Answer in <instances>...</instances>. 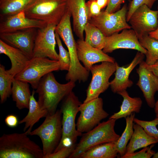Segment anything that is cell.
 I'll return each mask as SVG.
<instances>
[{
	"label": "cell",
	"mask_w": 158,
	"mask_h": 158,
	"mask_svg": "<svg viewBox=\"0 0 158 158\" xmlns=\"http://www.w3.org/2000/svg\"><path fill=\"white\" fill-rule=\"evenodd\" d=\"M25 132L4 134L0 137V158H43L42 149Z\"/></svg>",
	"instance_id": "1"
},
{
	"label": "cell",
	"mask_w": 158,
	"mask_h": 158,
	"mask_svg": "<svg viewBox=\"0 0 158 158\" xmlns=\"http://www.w3.org/2000/svg\"><path fill=\"white\" fill-rule=\"evenodd\" d=\"M75 86V82L71 81L66 84L59 83L53 73H49L41 79L36 89L38 95L37 102L48 114H53L59 103L72 91Z\"/></svg>",
	"instance_id": "2"
},
{
	"label": "cell",
	"mask_w": 158,
	"mask_h": 158,
	"mask_svg": "<svg viewBox=\"0 0 158 158\" xmlns=\"http://www.w3.org/2000/svg\"><path fill=\"white\" fill-rule=\"evenodd\" d=\"M116 120L109 119L83 134L69 158H80L83 153L96 145L116 141L120 136L114 130Z\"/></svg>",
	"instance_id": "3"
},
{
	"label": "cell",
	"mask_w": 158,
	"mask_h": 158,
	"mask_svg": "<svg viewBox=\"0 0 158 158\" xmlns=\"http://www.w3.org/2000/svg\"><path fill=\"white\" fill-rule=\"evenodd\" d=\"M81 103L72 91L65 98L60 109L62 115V136L54 152L64 146L75 145L78 137L82 135V133L77 130L75 123L76 116L79 112V107Z\"/></svg>",
	"instance_id": "4"
},
{
	"label": "cell",
	"mask_w": 158,
	"mask_h": 158,
	"mask_svg": "<svg viewBox=\"0 0 158 158\" xmlns=\"http://www.w3.org/2000/svg\"><path fill=\"white\" fill-rule=\"evenodd\" d=\"M61 115L60 109L53 114H48L42 123L29 134L40 139L43 158L53 152L60 141L62 134Z\"/></svg>",
	"instance_id": "5"
},
{
	"label": "cell",
	"mask_w": 158,
	"mask_h": 158,
	"mask_svg": "<svg viewBox=\"0 0 158 158\" xmlns=\"http://www.w3.org/2000/svg\"><path fill=\"white\" fill-rule=\"evenodd\" d=\"M71 13L68 10L59 23L56 25L55 32L65 44L70 54V66L67 76L73 79L82 78L87 73L86 68L80 63L77 51L76 43L74 38L71 23Z\"/></svg>",
	"instance_id": "6"
},
{
	"label": "cell",
	"mask_w": 158,
	"mask_h": 158,
	"mask_svg": "<svg viewBox=\"0 0 158 158\" xmlns=\"http://www.w3.org/2000/svg\"><path fill=\"white\" fill-rule=\"evenodd\" d=\"M67 0H33L24 10L30 18L57 25L67 11Z\"/></svg>",
	"instance_id": "7"
},
{
	"label": "cell",
	"mask_w": 158,
	"mask_h": 158,
	"mask_svg": "<svg viewBox=\"0 0 158 158\" xmlns=\"http://www.w3.org/2000/svg\"><path fill=\"white\" fill-rule=\"evenodd\" d=\"M60 70L58 61L47 58L33 57L25 67L14 78L30 83L36 89L41 79L46 74Z\"/></svg>",
	"instance_id": "8"
},
{
	"label": "cell",
	"mask_w": 158,
	"mask_h": 158,
	"mask_svg": "<svg viewBox=\"0 0 158 158\" xmlns=\"http://www.w3.org/2000/svg\"><path fill=\"white\" fill-rule=\"evenodd\" d=\"M103 105L102 99L99 97L81 103L79 107L80 114L76 123L78 132L82 133L89 131L109 116L104 110Z\"/></svg>",
	"instance_id": "9"
},
{
	"label": "cell",
	"mask_w": 158,
	"mask_h": 158,
	"mask_svg": "<svg viewBox=\"0 0 158 158\" xmlns=\"http://www.w3.org/2000/svg\"><path fill=\"white\" fill-rule=\"evenodd\" d=\"M127 8L126 4L117 11L109 13L101 11L98 16L91 18L88 22L95 25L106 37L131 28L126 20Z\"/></svg>",
	"instance_id": "10"
},
{
	"label": "cell",
	"mask_w": 158,
	"mask_h": 158,
	"mask_svg": "<svg viewBox=\"0 0 158 158\" xmlns=\"http://www.w3.org/2000/svg\"><path fill=\"white\" fill-rule=\"evenodd\" d=\"M116 68V62L104 61L100 64L92 66L90 71L92 75V80L83 102L99 97L101 93L107 89L110 85L109 79L115 72Z\"/></svg>",
	"instance_id": "11"
},
{
	"label": "cell",
	"mask_w": 158,
	"mask_h": 158,
	"mask_svg": "<svg viewBox=\"0 0 158 158\" xmlns=\"http://www.w3.org/2000/svg\"><path fill=\"white\" fill-rule=\"evenodd\" d=\"M56 25L47 24L44 27L38 29L35 42L33 57H45L58 61L59 55L55 49Z\"/></svg>",
	"instance_id": "12"
},
{
	"label": "cell",
	"mask_w": 158,
	"mask_h": 158,
	"mask_svg": "<svg viewBox=\"0 0 158 158\" xmlns=\"http://www.w3.org/2000/svg\"><path fill=\"white\" fill-rule=\"evenodd\" d=\"M158 11L151 9L145 5L138 8L131 16L128 22L138 39L149 35L158 27Z\"/></svg>",
	"instance_id": "13"
},
{
	"label": "cell",
	"mask_w": 158,
	"mask_h": 158,
	"mask_svg": "<svg viewBox=\"0 0 158 158\" xmlns=\"http://www.w3.org/2000/svg\"><path fill=\"white\" fill-rule=\"evenodd\" d=\"M118 49L135 50L145 55L147 52V50L140 44L137 35L131 28L125 29L120 33L106 37L103 51L106 54L111 53Z\"/></svg>",
	"instance_id": "14"
},
{
	"label": "cell",
	"mask_w": 158,
	"mask_h": 158,
	"mask_svg": "<svg viewBox=\"0 0 158 158\" xmlns=\"http://www.w3.org/2000/svg\"><path fill=\"white\" fill-rule=\"evenodd\" d=\"M38 29L32 28L0 34V39L20 49L30 59L33 57L35 42Z\"/></svg>",
	"instance_id": "15"
},
{
	"label": "cell",
	"mask_w": 158,
	"mask_h": 158,
	"mask_svg": "<svg viewBox=\"0 0 158 158\" xmlns=\"http://www.w3.org/2000/svg\"><path fill=\"white\" fill-rule=\"evenodd\" d=\"M136 69L139 78L137 85L143 93L148 105L154 108L155 102L154 95L158 91V77L155 75L147 68L143 61Z\"/></svg>",
	"instance_id": "16"
},
{
	"label": "cell",
	"mask_w": 158,
	"mask_h": 158,
	"mask_svg": "<svg viewBox=\"0 0 158 158\" xmlns=\"http://www.w3.org/2000/svg\"><path fill=\"white\" fill-rule=\"evenodd\" d=\"M0 18V33L32 28L39 29L44 27L47 24L44 21L27 17L24 11Z\"/></svg>",
	"instance_id": "17"
},
{
	"label": "cell",
	"mask_w": 158,
	"mask_h": 158,
	"mask_svg": "<svg viewBox=\"0 0 158 158\" xmlns=\"http://www.w3.org/2000/svg\"><path fill=\"white\" fill-rule=\"evenodd\" d=\"M76 43L78 59L89 71L95 63L104 61L115 62L113 57L109 56L102 50L92 47L84 40L79 39Z\"/></svg>",
	"instance_id": "18"
},
{
	"label": "cell",
	"mask_w": 158,
	"mask_h": 158,
	"mask_svg": "<svg viewBox=\"0 0 158 158\" xmlns=\"http://www.w3.org/2000/svg\"><path fill=\"white\" fill-rule=\"evenodd\" d=\"M145 56L144 54L138 51L132 61L126 67H121L116 62L115 77L110 82V86L113 92L117 94L133 85V82L129 78V75L135 67L143 61Z\"/></svg>",
	"instance_id": "19"
},
{
	"label": "cell",
	"mask_w": 158,
	"mask_h": 158,
	"mask_svg": "<svg viewBox=\"0 0 158 158\" xmlns=\"http://www.w3.org/2000/svg\"><path fill=\"white\" fill-rule=\"evenodd\" d=\"M67 9L72 18L75 35L79 39L84 40V29L88 20L85 0H67Z\"/></svg>",
	"instance_id": "20"
},
{
	"label": "cell",
	"mask_w": 158,
	"mask_h": 158,
	"mask_svg": "<svg viewBox=\"0 0 158 158\" xmlns=\"http://www.w3.org/2000/svg\"><path fill=\"white\" fill-rule=\"evenodd\" d=\"M0 54H4L9 58L11 67L9 69L7 70L14 77L23 70L30 59L20 49L9 44L1 39Z\"/></svg>",
	"instance_id": "21"
},
{
	"label": "cell",
	"mask_w": 158,
	"mask_h": 158,
	"mask_svg": "<svg viewBox=\"0 0 158 158\" xmlns=\"http://www.w3.org/2000/svg\"><path fill=\"white\" fill-rule=\"evenodd\" d=\"M35 92L34 90L32 92L28 114L19 121V124L25 123L23 131L28 135L35 123L41 118L45 117L48 114L47 110L41 108L37 101L36 100L34 97Z\"/></svg>",
	"instance_id": "22"
},
{
	"label": "cell",
	"mask_w": 158,
	"mask_h": 158,
	"mask_svg": "<svg viewBox=\"0 0 158 158\" xmlns=\"http://www.w3.org/2000/svg\"><path fill=\"white\" fill-rule=\"evenodd\" d=\"M133 133L127 146L125 154L133 153L138 149L158 142L156 139L147 134L140 125L133 124Z\"/></svg>",
	"instance_id": "23"
},
{
	"label": "cell",
	"mask_w": 158,
	"mask_h": 158,
	"mask_svg": "<svg viewBox=\"0 0 158 158\" xmlns=\"http://www.w3.org/2000/svg\"><path fill=\"white\" fill-rule=\"evenodd\" d=\"M123 98L120 110L114 113L109 119L116 120L123 118H125L133 113H139L142 104L141 99L139 97H132L130 96L126 90L118 92Z\"/></svg>",
	"instance_id": "24"
},
{
	"label": "cell",
	"mask_w": 158,
	"mask_h": 158,
	"mask_svg": "<svg viewBox=\"0 0 158 158\" xmlns=\"http://www.w3.org/2000/svg\"><path fill=\"white\" fill-rule=\"evenodd\" d=\"M11 95L13 100L16 102V107L19 110L28 109L31 95L29 83L13 78Z\"/></svg>",
	"instance_id": "25"
},
{
	"label": "cell",
	"mask_w": 158,
	"mask_h": 158,
	"mask_svg": "<svg viewBox=\"0 0 158 158\" xmlns=\"http://www.w3.org/2000/svg\"><path fill=\"white\" fill-rule=\"evenodd\" d=\"M115 142L96 145L83 153L80 158H115L117 156L118 154Z\"/></svg>",
	"instance_id": "26"
},
{
	"label": "cell",
	"mask_w": 158,
	"mask_h": 158,
	"mask_svg": "<svg viewBox=\"0 0 158 158\" xmlns=\"http://www.w3.org/2000/svg\"><path fill=\"white\" fill-rule=\"evenodd\" d=\"M85 42L92 47L102 50L105 44L106 37L95 25L89 22L84 29Z\"/></svg>",
	"instance_id": "27"
},
{
	"label": "cell",
	"mask_w": 158,
	"mask_h": 158,
	"mask_svg": "<svg viewBox=\"0 0 158 158\" xmlns=\"http://www.w3.org/2000/svg\"><path fill=\"white\" fill-rule=\"evenodd\" d=\"M33 0H0V17L24 11Z\"/></svg>",
	"instance_id": "28"
},
{
	"label": "cell",
	"mask_w": 158,
	"mask_h": 158,
	"mask_svg": "<svg viewBox=\"0 0 158 158\" xmlns=\"http://www.w3.org/2000/svg\"><path fill=\"white\" fill-rule=\"evenodd\" d=\"M135 117V113H133L125 118L126 124L125 129L121 136L115 142L116 149L120 158L125 154L128 143L133 133V120Z\"/></svg>",
	"instance_id": "29"
},
{
	"label": "cell",
	"mask_w": 158,
	"mask_h": 158,
	"mask_svg": "<svg viewBox=\"0 0 158 158\" xmlns=\"http://www.w3.org/2000/svg\"><path fill=\"white\" fill-rule=\"evenodd\" d=\"M141 45L147 51L145 55V62L148 65H152L158 61V40L149 35L139 39Z\"/></svg>",
	"instance_id": "30"
},
{
	"label": "cell",
	"mask_w": 158,
	"mask_h": 158,
	"mask_svg": "<svg viewBox=\"0 0 158 158\" xmlns=\"http://www.w3.org/2000/svg\"><path fill=\"white\" fill-rule=\"evenodd\" d=\"M13 76L5 69V67L0 65V102L3 103L11 95Z\"/></svg>",
	"instance_id": "31"
},
{
	"label": "cell",
	"mask_w": 158,
	"mask_h": 158,
	"mask_svg": "<svg viewBox=\"0 0 158 158\" xmlns=\"http://www.w3.org/2000/svg\"><path fill=\"white\" fill-rule=\"evenodd\" d=\"M55 35L59 49L58 61L60 64V70L68 71L70 68L71 64L69 53L68 51L63 47L59 35L56 32Z\"/></svg>",
	"instance_id": "32"
},
{
	"label": "cell",
	"mask_w": 158,
	"mask_h": 158,
	"mask_svg": "<svg viewBox=\"0 0 158 158\" xmlns=\"http://www.w3.org/2000/svg\"><path fill=\"white\" fill-rule=\"evenodd\" d=\"M134 122L140 126L146 133L158 141V130L157 128V124L152 120L146 121L134 118Z\"/></svg>",
	"instance_id": "33"
},
{
	"label": "cell",
	"mask_w": 158,
	"mask_h": 158,
	"mask_svg": "<svg viewBox=\"0 0 158 158\" xmlns=\"http://www.w3.org/2000/svg\"><path fill=\"white\" fill-rule=\"evenodd\" d=\"M155 144L145 147L141 150L136 152L125 154L121 158H150L153 157L155 152L152 150Z\"/></svg>",
	"instance_id": "34"
},
{
	"label": "cell",
	"mask_w": 158,
	"mask_h": 158,
	"mask_svg": "<svg viewBox=\"0 0 158 158\" xmlns=\"http://www.w3.org/2000/svg\"><path fill=\"white\" fill-rule=\"evenodd\" d=\"M157 0H132L127 11L126 20L128 22L131 16L134 12L139 7L143 5H147L151 8Z\"/></svg>",
	"instance_id": "35"
},
{
	"label": "cell",
	"mask_w": 158,
	"mask_h": 158,
	"mask_svg": "<svg viewBox=\"0 0 158 158\" xmlns=\"http://www.w3.org/2000/svg\"><path fill=\"white\" fill-rule=\"evenodd\" d=\"M76 145L64 146L58 151L44 156L43 158H69L73 152Z\"/></svg>",
	"instance_id": "36"
},
{
	"label": "cell",
	"mask_w": 158,
	"mask_h": 158,
	"mask_svg": "<svg viewBox=\"0 0 158 158\" xmlns=\"http://www.w3.org/2000/svg\"><path fill=\"white\" fill-rule=\"evenodd\" d=\"M88 12V20L91 18L97 16L100 13L101 8L97 0H89L86 2Z\"/></svg>",
	"instance_id": "37"
},
{
	"label": "cell",
	"mask_w": 158,
	"mask_h": 158,
	"mask_svg": "<svg viewBox=\"0 0 158 158\" xmlns=\"http://www.w3.org/2000/svg\"><path fill=\"white\" fill-rule=\"evenodd\" d=\"M125 0H109L105 11L109 13H114L120 9L121 4Z\"/></svg>",
	"instance_id": "38"
},
{
	"label": "cell",
	"mask_w": 158,
	"mask_h": 158,
	"mask_svg": "<svg viewBox=\"0 0 158 158\" xmlns=\"http://www.w3.org/2000/svg\"><path fill=\"white\" fill-rule=\"evenodd\" d=\"M19 121L17 117L12 114L7 115L5 119L6 124L9 127L14 128L19 124Z\"/></svg>",
	"instance_id": "39"
},
{
	"label": "cell",
	"mask_w": 158,
	"mask_h": 158,
	"mask_svg": "<svg viewBox=\"0 0 158 158\" xmlns=\"http://www.w3.org/2000/svg\"><path fill=\"white\" fill-rule=\"evenodd\" d=\"M146 66L150 71L158 77V61L152 65H148L146 64Z\"/></svg>",
	"instance_id": "40"
},
{
	"label": "cell",
	"mask_w": 158,
	"mask_h": 158,
	"mask_svg": "<svg viewBox=\"0 0 158 158\" xmlns=\"http://www.w3.org/2000/svg\"><path fill=\"white\" fill-rule=\"evenodd\" d=\"M109 1V0H97V3L101 9L107 6Z\"/></svg>",
	"instance_id": "41"
},
{
	"label": "cell",
	"mask_w": 158,
	"mask_h": 158,
	"mask_svg": "<svg viewBox=\"0 0 158 158\" xmlns=\"http://www.w3.org/2000/svg\"><path fill=\"white\" fill-rule=\"evenodd\" d=\"M149 35L151 37L158 40V27L155 30L150 33Z\"/></svg>",
	"instance_id": "42"
},
{
	"label": "cell",
	"mask_w": 158,
	"mask_h": 158,
	"mask_svg": "<svg viewBox=\"0 0 158 158\" xmlns=\"http://www.w3.org/2000/svg\"><path fill=\"white\" fill-rule=\"evenodd\" d=\"M154 112L155 114H158V100L155 103V106L154 107Z\"/></svg>",
	"instance_id": "43"
},
{
	"label": "cell",
	"mask_w": 158,
	"mask_h": 158,
	"mask_svg": "<svg viewBox=\"0 0 158 158\" xmlns=\"http://www.w3.org/2000/svg\"><path fill=\"white\" fill-rule=\"evenodd\" d=\"M153 120L157 124V125H158V114H156V117Z\"/></svg>",
	"instance_id": "44"
},
{
	"label": "cell",
	"mask_w": 158,
	"mask_h": 158,
	"mask_svg": "<svg viewBox=\"0 0 158 158\" xmlns=\"http://www.w3.org/2000/svg\"><path fill=\"white\" fill-rule=\"evenodd\" d=\"M153 158H158V152L154 154L152 157Z\"/></svg>",
	"instance_id": "45"
},
{
	"label": "cell",
	"mask_w": 158,
	"mask_h": 158,
	"mask_svg": "<svg viewBox=\"0 0 158 158\" xmlns=\"http://www.w3.org/2000/svg\"><path fill=\"white\" fill-rule=\"evenodd\" d=\"M157 11H158V6H157Z\"/></svg>",
	"instance_id": "46"
}]
</instances>
